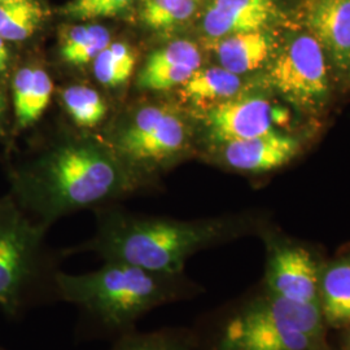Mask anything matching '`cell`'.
Masks as SVG:
<instances>
[{
	"label": "cell",
	"mask_w": 350,
	"mask_h": 350,
	"mask_svg": "<svg viewBox=\"0 0 350 350\" xmlns=\"http://www.w3.org/2000/svg\"><path fill=\"white\" fill-rule=\"evenodd\" d=\"M196 288L183 273L154 271L105 261L99 270L57 278L59 301L78 312L79 338L117 340L137 331L147 314L189 297Z\"/></svg>",
	"instance_id": "cell-1"
},
{
	"label": "cell",
	"mask_w": 350,
	"mask_h": 350,
	"mask_svg": "<svg viewBox=\"0 0 350 350\" xmlns=\"http://www.w3.org/2000/svg\"><path fill=\"white\" fill-rule=\"evenodd\" d=\"M133 188L134 180L105 150L91 143H70L16 179L14 200L47 227L63 215L98 206Z\"/></svg>",
	"instance_id": "cell-2"
},
{
	"label": "cell",
	"mask_w": 350,
	"mask_h": 350,
	"mask_svg": "<svg viewBox=\"0 0 350 350\" xmlns=\"http://www.w3.org/2000/svg\"><path fill=\"white\" fill-rule=\"evenodd\" d=\"M218 224L183 222L163 217L105 211L98 232L81 250L96 253L101 260L131 263L154 271L183 273L188 258L222 237Z\"/></svg>",
	"instance_id": "cell-3"
},
{
	"label": "cell",
	"mask_w": 350,
	"mask_h": 350,
	"mask_svg": "<svg viewBox=\"0 0 350 350\" xmlns=\"http://www.w3.org/2000/svg\"><path fill=\"white\" fill-rule=\"evenodd\" d=\"M46 226L12 198L0 199V309L11 321L59 301V257L44 245Z\"/></svg>",
	"instance_id": "cell-4"
},
{
	"label": "cell",
	"mask_w": 350,
	"mask_h": 350,
	"mask_svg": "<svg viewBox=\"0 0 350 350\" xmlns=\"http://www.w3.org/2000/svg\"><path fill=\"white\" fill-rule=\"evenodd\" d=\"M323 321L318 304H300L269 293L230 314L212 350H315Z\"/></svg>",
	"instance_id": "cell-5"
},
{
	"label": "cell",
	"mask_w": 350,
	"mask_h": 350,
	"mask_svg": "<svg viewBox=\"0 0 350 350\" xmlns=\"http://www.w3.org/2000/svg\"><path fill=\"white\" fill-rule=\"evenodd\" d=\"M269 79L295 105H317L328 92L323 47L312 36L293 38L274 60Z\"/></svg>",
	"instance_id": "cell-6"
},
{
	"label": "cell",
	"mask_w": 350,
	"mask_h": 350,
	"mask_svg": "<svg viewBox=\"0 0 350 350\" xmlns=\"http://www.w3.org/2000/svg\"><path fill=\"white\" fill-rule=\"evenodd\" d=\"M187 140L185 122L165 107L150 105L139 111L118 138V147L138 161H160L183 148Z\"/></svg>",
	"instance_id": "cell-7"
},
{
	"label": "cell",
	"mask_w": 350,
	"mask_h": 350,
	"mask_svg": "<svg viewBox=\"0 0 350 350\" xmlns=\"http://www.w3.org/2000/svg\"><path fill=\"white\" fill-rule=\"evenodd\" d=\"M319 280L318 266L308 250L283 247L273 253L266 275L271 295L300 304L319 305Z\"/></svg>",
	"instance_id": "cell-8"
},
{
	"label": "cell",
	"mask_w": 350,
	"mask_h": 350,
	"mask_svg": "<svg viewBox=\"0 0 350 350\" xmlns=\"http://www.w3.org/2000/svg\"><path fill=\"white\" fill-rule=\"evenodd\" d=\"M275 109L262 98L228 99L214 105L206 122L213 135L221 142L256 138L274 130Z\"/></svg>",
	"instance_id": "cell-9"
},
{
	"label": "cell",
	"mask_w": 350,
	"mask_h": 350,
	"mask_svg": "<svg viewBox=\"0 0 350 350\" xmlns=\"http://www.w3.org/2000/svg\"><path fill=\"white\" fill-rule=\"evenodd\" d=\"M296 152L295 139L271 131L256 138L227 142L224 154L226 163L234 169L261 173L289 163Z\"/></svg>",
	"instance_id": "cell-10"
},
{
	"label": "cell",
	"mask_w": 350,
	"mask_h": 350,
	"mask_svg": "<svg viewBox=\"0 0 350 350\" xmlns=\"http://www.w3.org/2000/svg\"><path fill=\"white\" fill-rule=\"evenodd\" d=\"M274 13L271 0H214L202 29L211 38L261 30Z\"/></svg>",
	"instance_id": "cell-11"
},
{
	"label": "cell",
	"mask_w": 350,
	"mask_h": 350,
	"mask_svg": "<svg viewBox=\"0 0 350 350\" xmlns=\"http://www.w3.org/2000/svg\"><path fill=\"white\" fill-rule=\"evenodd\" d=\"M310 25L334 63L350 69V0H318Z\"/></svg>",
	"instance_id": "cell-12"
},
{
	"label": "cell",
	"mask_w": 350,
	"mask_h": 350,
	"mask_svg": "<svg viewBox=\"0 0 350 350\" xmlns=\"http://www.w3.org/2000/svg\"><path fill=\"white\" fill-rule=\"evenodd\" d=\"M13 105L20 127L36 124L50 105L53 85L40 68L20 69L12 82Z\"/></svg>",
	"instance_id": "cell-13"
},
{
	"label": "cell",
	"mask_w": 350,
	"mask_h": 350,
	"mask_svg": "<svg viewBox=\"0 0 350 350\" xmlns=\"http://www.w3.org/2000/svg\"><path fill=\"white\" fill-rule=\"evenodd\" d=\"M215 51L221 66L240 75L261 68L270 55L271 44L269 38L257 30L221 38Z\"/></svg>",
	"instance_id": "cell-14"
},
{
	"label": "cell",
	"mask_w": 350,
	"mask_h": 350,
	"mask_svg": "<svg viewBox=\"0 0 350 350\" xmlns=\"http://www.w3.org/2000/svg\"><path fill=\"white\" fill-rule=\"evenodd\" d=\"M319 306L329 325H350V257L329 265L321 275Z\"/></svg>",
	"instance_id": "cell-15"
},
{
	"label": "cell",
	"mask_w": 350,
	"mask_h": 350,
	"mask_svg": "<svg viewBox=\"0 0 350 350\" xmlns=\"http://www.w3.org/2000/svg\"><path fill=\"white\" fill-rule=\"evenodd\" d=\"M241 88L240 77L221 68L196 70L183 83V95L196 104L228 100ZM218 103V104H219Z\"/></svg>",
	"instance_id": "cell-16"
},
{
	"label": "cell",
	"mask_w": 350,
	"mask_h": 350,
	"mask_svg": "<svg viewBox=\"0 0 350 350\" xmlns=\"http://www.w3.org/2000/svg\"><path fill=\"white\" fill-rule=\"evenodd\" d=\"M111 44V33L100 25L66 27L60 36V53L66 63L83 66Z\"/></svg>",
	"instance_id": "cell-17"
},
{
	"label": "cell",
	"mask_w": 350,
	"mask_h": 350,
	"mask_svg": "<svg viewBox=\"0 0 350 350\" xmlns=\"http://www.w3.org/2000/svg\"><path fill=\"white\" fill-rule=\"evenodd\" d=\"M43 11L36 0L0 1V38L20 42L33 36L42 21Z\"/></svg>",
	"instance_id": "cell-18"
},
{
	"label": "cell",
	"mask_w": 350,
	"mask_h": 350,
	"mask_svg": "<svg viewBox=\"0 0 350 350\" xmlns=\"http://www.w3.org/2000/svg\"><path fill=\"white\" fill-rule=\"evenodd\" d=\"M135 51L126 43H111L94 60V75L104 86L124 85L134 73Z\"/></svg>",
	"instance_id": "cell-19"
},
{
	"label": "cell",
	"mask_w": 350,
	"mask_h": 350,
	"mask_svg": "<svg viewBox=\"0 0 350 350\" xmlns=\"http://www.w3.org/2000/svg\"><path fill=\"white\" fill-rule=\"evenodd\" d=\"M109 350H192V341L186 332L175 328L150 332L137 329L114 340Z\"/></svg>",
	"instance_id": "cell-20"
},
{
	"label": "cell",
	"mask_w": 350,
	"mask_h": 350,
	"mask_svg": "<svg viewBox=\"0 0 350 350\" xmlns=\"http://www.w3.org/2000/svg\"><path fill=\"white\" fill-rule=\"evenodd\" d=\"M65 108L77 125H98L107 113V105L100 95L88 86H72L63 92Z\"/></svg>",
	"instance_id": "cell-21"
},
{
	"label": "cell",
	"mask_w": 350,
	"mask_h": 350,
	"mask_svg": "<svg viewBox=\"0 0 350 350\" xmlns=\"http://www.w3.org/2000/svg\"><path fill=\"white\" fill-rule=\"evenodd\" d=\"M195 10V0H143L140 14L146 25L163 30L187 21Z\"/></svg>",
	"instance_id": "cell-22"
},
{
	"label": "cell",
	"mask_w": 350,
	"mask_h": 350,
	"mask_svg": "<svg viewBox=\"0 0 350 350\" xmlns=\"http://www.w3.org/2000/svg\"><path fill=\"white\" fill-rule=\"evenodd\" d=\"M198 69L188 65H144L139 73L138 86L142 90L150 91H163L182 85Z\"/></svg>",
	"instance_id": "cell-23"
},
{
	"label": "cell",
	"mask_w": 350,
	"mask_h": 350,
	"mask_svg": "<svg viewBox=\"0 0 350 350\" xmlns=\"http://www.w3.org/2000/svg\"><path fill=\"white\" fill-rule=\"evenodd\" d=\"M133 0H72L64 13L77 20L113 17L125 12Z\"/></svg>",
	"instance_id": "cell-24"
},
{
	"label": "cell",
	"mask_w": 350,
	"mask_h": 350,
	"mask_svg": "<svg viewBox=\"0 0 350 350\" xmlns=\"http://www.w3.org/2000/svg\"><path fill=\"white\" fill-rule=\"evenodd\" d=\"M8 60H10V52L5 46V40L0 38V72L7 69Z\"/></svg>",
	"instance_id": "cell-25"
},
{
	"label": "cell",
	"mask_w": 350,
	"mask_h": 350,
	"mask_svg": "<svg viewBox=\"0 0 350 350\" xmlns=\"http://www.w3.org/2000/svg\"><path fill=\"white\" fill-rule=\"evenodd\" d=\"M4 99H3V96L0 95V122H1V116H3V112H4Z\"/></svg>",
	"instance_id": "cell-26"
},
{
	"label": "cell",
	"mask_w": 350,
	"mask_h": 350,
	"mask_svg": "<svg viewBox=\"0 0 350 350\" xmlns=\"http://www.w3.org/2000/svg\"><path fill=\"white\" fill-rule=\"evenodd\" d=\"M0 1H5V0H0Z\"/></svg>",
	"instance_id": "cell-27"
},
{
	"label": "cell",
	"mask_w": 350,
	"mask_h": 350,
	"mask_svg": "<svg viewBox=\"0 0 350 350\" xmlns=\"http://www.w3.org/2000/svg\"><path fill=\"white\" fill-rule=\"evenodd\" d=\"M0 350H4V349H3V348H0Z\"/></svg>",
	"instance_id": "cell-28"
}]
</instances>
